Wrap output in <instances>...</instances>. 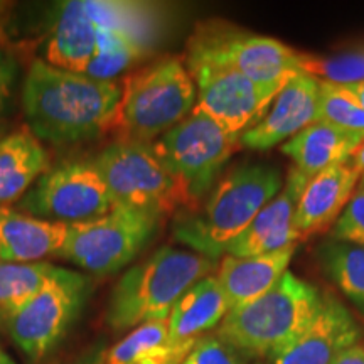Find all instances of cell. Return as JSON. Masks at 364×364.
<instances>
[{
    "label": "cell",
    "instance_id": "cell-1",
    "mask_svg": "<svg viewBox=\"0 0 364 364\" xmlns=\"http://www.w3.org/2000/svg\"><path fill=\"white\" fill-rule=\"evenodd\" d=\"M120 93L115 80L90 78L36 59L24 81L22 108L39 140L73 144L110 130Z\"/></svg>",
    "mask_w": 364,
    "mask_h": 364
},
{
    "label": "cell",
    "instance_id": "cell-2",
    "mask_svg": "<svg viewBox=\"0 0 364 364\" xmlns=\"http://www.w3.org/2000/svg\"><path fill=\"white\" fill-rule=\"evenodd\" d=\"M284 182L282 172L268 164L236 166L218 181L201 206L176 221V240L194 253L216 260L280 193Z\"/></svg>",
    "mask_w": 364,
    "mask_h": 364
},
{
    "label": "cell",
    "instance_id": "cell-3",
    "mask_svg": "<svg viewBox=\"0 0 364 364\" xmlns=\"http://www.w3.org/2000/svg\"><path fill=\"white\" fill-rule=\"evenodd\" d=\"M215 267V260L188 250H157L129 268L113 287L105 316L108 326L127 331L167 318L177 300L199 280L213 275Z\"/></svg>",
    "mask_w": 364,
    "mask_h": 364
},
{
    "label": "cell",
    "instance_id": "cell-4",
    "mask_svg": "<svg viewBox=\"0 0 364 364\" xmlns=\"http://www.w3.org/2000/svg\"><path fill=\"white\" fill-rule=\"evenodd\" d=\"M322 306L316 287L285 272L262 297L231 309L216 336L245 356L268 359L306 329Z\"/></svg>",
    "mask_w": 364,
    "mask_h": 364
},
{
    "label": "cell",
    "instance_id": "cell-5",
    "mask_svg": "<svg viewBox=\"0 0 364 364\" xmlns=\"http://www.w3.org/2000/svg\"><path fill=\"white\" fill-rule=\"evenodd\" d=\"M120 85V102L110 127L118 140L150 145L194 110L196 86L181 58H164Z\"/></svg>",
    "mask_w": 364,
    "mask_h": 364
},
{
    "label": "cell",
    "instance_id": "cell-6",
    "mask_svg": "<svg viewBox=\"0 0 364 364\" xmlns=\"http://www.w3.org/2000/svg\"><path fill=\"white\" fill-rule=\"evenodd\" d=\"M240 136L193 110L181 124L150 144L174 179L186 211L198 209L208 198L223 167L241 147Z\"/></svg>",
    "mask_w": 364,
    "mask_h": 364
},
{
    "label": "cell",
    "instance_id": "cell-7",
    "mask_svg": "<svg viewBox=\"0 0 364 364\" xmlns=\"http://www.w3.org/2000/svg\"><path fill=\"white\" fill-rule=\"evenodd\" d=\"M186 54L215 59L233 68L273 97L290 80L302 75L300 53L290 46L248 33L226 21L213 19L196 26Z\"/></svg>",
    "mask_w": 364,
    "mask_h": 364
},
{
    "label": "cell",
    "instance_id": "cell-8",
    "mask_svg": "<svg viewBox=\"0 0 364 364\" xmlns=\"http://www.w3.org/2000/svg\"><path fill=\"white\" fill-rule=\"evenodd\" d=\"M115 206L162 218L182 208L176 182L152 145L117 140L93 161Z\"/></svg>",
    "mask_w": 364,
    "mask_h": 364
},
{
    "label": "cell",
    "instance_id": "cell-9",
    "mask_svg": "<svg viewBox=\"0 0 364 364\" xmlns=\"http://www.w3.org/2000/svg\"><path fill=\"white\" fill-rule=\"evenodd\" d=\"M88 294L86 277L59 267L56 275L7 318L12 341L31 361L44 359L70 331Z\"/></svg>",
    "mask_w": 364,
    "mask_h": 364
},
{
    "label": "cell",
    "instance_id": "cell-10",
    "mask_svg": "<svg viewBox=\"0 0 364 364\" xmlns=\"http://www.w3.org/2000/svg\"><path fill=\"white\" fill-rule=\"evenodd\" d=\"M159 223L161 218L154 215L117 206L98 220L71 225L58 257L93 275L115 273L142 252Z\"/></svg>",
    "mask_w": 364,
    "mask_h": 364
},
{
    "label": "cell",
    "instance_id": "cell-11",
    "mask_svg": "<svg viewBox=\"0 0 364 364\" xmlns=\"http://www.w3.org/2000/svg\"><path fill=\"white\" fill-rule=\"evenodd\" d=\"M21 208L26 215L65 225H81L115 209L110 191L93 162H63L39 177Z\"/></svg>",
    "mask_w": 364,
    "mask_h": 364
},
{
    "label": "cell",
    "instance_id": "cell-12",
    "mask_svg": "<svg viewBox=\"0 0 364 364\" xmlns=\"http://www.w3.org/2000/svg\"><path fill=\"white\" fill-rule=\"evenodd\" d=\"M184 63L196 86L194 110L233 135H241L257 124L275 98L245 75L215 59L186 54Z\"/></svg>",
    "mask_w": 364,
    "mask_h": 364
},
{
    "label": "cell",
    "instance_id": "cell-13",
    "mask_svg": "<svg viewBox=\"0 0 364 364\" xmlns=\"http://www.w3.org/2000/svg\"><path fill=\"white\" fill-rule=\"evenodd\" d=\"M361 329L346 306L324 297V306L311 324L268 358V364H332L346 349L359 343Z\"/></svg>",
    "mask_w": 364,
    "mask_h": 364
},
{
    "label": "cell",
    "instance_id": "cell-14",
    "mask_svg": "<svg viewBox=\"0 0 364 364\" xmlns=\"http://www.w3.org/2000/svg\"><path fill=\"white\" fill-rule=\"evenodd\" d=\"M321 80L299 75L273 98L272 107L240 136L241 147L267 150L287 142L316 122Z\"/></svg>",
    "mask_w": 364,
    "mask_h": 364
},
{
    "label": "cell",
    "instance_id": "cell-15",
    "mask_svg": "<svg viewBox=\"0 0 364 364\" xmlns=\"http://www.w3.org/2000/svg\"><path fill=\"white\" fill-rule=\"evenodd\" d=\"M307 184L309 181L290 169L280 193L255 216L243 233L228 245L225 255L248 258L295 247L300 236L294 230V215Z\"/></svg>",
    "mask_w": 364,
    "mask_h": 364
},
{
    "label": "cell",
    "instance_id": "cell-16",
    "mask_svg": "<svg viewBox=\"0 0 364 364\" xmlns=\"http://www.w3.org/2000/svg\"><path fill=\"white\" fill-rule=\"evenodd\" d=\"M361 174L353 164L331 167L309 182L294 215V230L300 240L334 226L359 188Z\"/></svg>",
    "mask_w": 364,
    "mask_h": 364
},
{
    "label": "cell",
    "instance_id": "cell-17",
    "mask_svg": "<svg viewBox=\"0 0 364 364\" xmlns=\"http://www.w3.org/2000/svg\"><path fill=\"white\" fill-rule=\"evenodd\" d=\"M295 250L297 245L280 252L248 258L223 255L215 277L225 295L228 309L231 311L241 307L267 294L282 279V275L289 272Z\"/></svg>",
    "mask_w": 364,
    "mask_h": 364
},
{
    "label": "cell",
    "instance_id": "cell-18",
    "mask_svg": "<svg viewBox=\"0 0 364 364\" xmlns=\"http://www.w3.org/2000/svg\"><path fill=\"white\" fill-rule=\"evenodd\" d=\"M70 225L0 208V260L39 263L65 247Z\"/></svg>",
    "mask_w": 364,
    "mask_h": 364
},
{
    "label": "cell",
    "instance_id": "cell-19",
    "mask_svg": "<svg viewBox=\"0 0 364 364\" xmlns=\"http://www.w3.org/2000/svg\"><path fill=\"white\" fill-rule=\"evenodd\" d=\"M363 142V136L348 134L324 122H314L287 140L282 152L294 162L292 169L311 182L321 172L351 161Z\"/></svg>",
    "mask_w": 364,
    "mask_h": 364
},
{
    "label": "cell",
    "instance_id": "cell-20",
    "mask_svg": "<svg viewBox=\"0 0 364 364\" xmlns=\"http://www.w3.org/2000/svg\"><path fill=\"white\" fill-rule=\"evenodd\" d=\"M98 24L90 16L86 2H66L46 46L48 65L85 75L97 56Z\"/></svg>",
    "mask_w": 364,
    "mask_h": 364
},
{
    "label": "cell",
    "instance_id": "cell-21",
    "mask_svg": "<svg viewBox=\"0 0 364 364\" xmlns=\"http://www.w3.org/2000/svg\"><path fill=\"white\" fill-rule=\"evenodd\" d=\"M48 167V152L29 129L0 136V208L22 198Z\"/></svg>",
    "mask_w": 364,
    "mask_h": 364
},
{
    "label": "cell",
    "instance_id": "cell-22",
    "mask_svg": "<svg viewBox=\"0 0 364 364\" xmlns=\"http://www.w3.org/2000/svg\"><path fill=\"white\" fill-rule=\"evenodd\" d=\"M228 304L215 275L194 284L167 317L169 322V343L182 344L198 341L206 331L215 329L228 314Z\"/></svg>",
    "mask_w": 364,
    "mask_h": 364
},
{
    "label": "cell",
    "instance_id": "cell-23",
    "mask_svg": "<svg viewBox=\"0 0 364 364\" xmlns=\"http://www.w3.org/2000/svg\"><path fill=\"white\" fill-rule=\"evenodd\" d=\"M196 343L171 344L167 318L150 321L107 349L103 364H182Z\"/></svg>",
    "mask_w": 364,
    "mask_h": 364
},
{
    "label": "cell",
    "instance_id": "cell-24",
    "mask_svg": "<svg viewBox=\"0 0 364 364\" xmlns=\"http://www.w3.org/2000/svg\"><path fill=\"white\" fill-rule=\"evenodd\" d=\"M145 39L124 27L98 24L97 56L85 75L90 78L112 81L144 54Z\"/></svg>",
    "mask_w": 364,
    "mask_h": 364
},
{
    "label": "cell",
    "instance_id": "cell-25",
    "mask_svg": "<svg viewBox=\"0 0 364 364\" xmlns=\"http://www.w3.org/2000/svg\"><path fill=\"white\" fill-rule=\"evenodd\" d=\"M317 255L329 279L364 312V248L329 240Z\"/></svg>",
    "mask_w": 364,
    "mask_h": 364
},
{
    "label": "cell",
    "instance_id": "cell-26",
    "mask_svg": "<svg viewBox=\"0 0 364 364\" xmlns=\"http://www.w3.org/2000/svg\"><path fill=\"white\" fill-rule=\"evenodd\" d=\"M59 267L51 263H16L0 260V317L7 321L17 309L33 299Z\"/></svg>",
    "mask_w": 364,
    "mask_h": 364
},
{
    "label": "cell",
    "instance_id": "cell-27",
    "mask_svg": "<svg viewBox=\"0 0 364 364\" xmlns=\"http://www.w3.org/2000/svg\"><path fill=\"white\" fill-rule=\"evenodd\" d=\"M316 122L364 139V110L338 85L321 81Z\"/></svg>",
    "mask_w": 364,
    "mask_h": 364
},
{
    "label": "cell",
    "instance_id": "cell-28",
    "mask_svg": "<svg viewBox=\"0 0 364 364\" xmlns=\"http://www.w3.org/2000/svg\"><path fill=\"white\" fill-rule=\"evenodd\" d=\"M300 68L304 75L336 85H348L364 80V51L318 58L300 53Z\"/></svg>",
    "mask_w": 364,
    "mask_h": 364
},
{
    "label": "cell",
    "instance_id": "cell-29",
    "mask_svg": "<svg viewBox=\"0 0 364 364\" xmlns=\"http://www.w3.org/2000/svg\"><path fill=\"white\" fill-rule=\"evenodd\" d=\"M331 240L364 248V186L359 184L343 215L334 223Z\"/></svg>",
    "mask_w": 364,
    "mask_h": 364
},
{
    "label": "cell",
    "instance_id": "cell-30",
    "mask_svg": "<svg viewBox=\"0 0 364 364\" xmlns=\"http://www.w3.org/2000/svg\"><path fill=\"white\" fill-rule=\"evenodd\" d=\"M182 364H258L252 358L245 356L218 336L199 338L193 351Z\"/></svg>",
    "mask_w": 364,
    "mask_h": 364
},
{
    "label": "cell",
    "instance_id": "cell-31",
    "mask_svg": "<svg viewBox=\"0 0 364 364\" xmlns=\"http://www.w3.org/2000/svg\"><path fill=\"white\" fill-rule=\"evenodd\" d=\"M17 76V61L6 48H0V113L11 98L14 81Z\"/></svg>",
    "mask_w": 364,
    "mask_h": 364
},
{
    "label": "cell",
    "instance_id": "cell-32",
    "mask_svg": "<svg viewBox=\"0 0 364 364\" xmlns=\"http://www.w3.org/2000/svg\"><path fill=\"white\" fill-rule=\"evenodd\" d=\"M332 364H364V344L358 343L351 346Z\"/></svg>",
    "mask_w": 364,
    "mask_h": 364
},
{
    "label": "cell",
    "instance_id": "cell-33",
    "mask_svg": "<svg viewBox=\"0 0 364 364\" xmlns=\"http://www.w3.org/2000/svg\"><path fill=\"white\" fill-rule=\"evenodd\" d=\"M105 353H107V348L102 344L93 346L88 351L81 354L80 358H76L75 361L70 364H103L105 363Z\"/></svg>",
    "mask_w": 364,
    "mask_h": 364
},
{
    "label": "cell",
    "instance_id": "cell-34",
    "mask_svg": "<svg viewBox=\"0 0 364 364\" xmlns=\"http://www.w3.org/2000/svg\"><path fill=\"white\" fill-rule=\"evenodd\" d=\"M338 86L341 90H344L346 93H348L349 97H351L354 102H356L364 110V80L354 81V83H348V85H338Z\"/></svg>",
    "mask_w": 364,
    "mask_h": 364
},
{
    "label": "cell",
    "instance_id": "cell-35",
    "mask_svg": "<svg viewBox=\"0 0 364 364\" xmlns=\"http://www.w3.org/2000/svg\"><path fill=\"white\" fill-rule=\"evenodd\" d=\"M351 159H353V167L363 177L364 176V142L359 145V149L354 152V156Z\"/></svg>",
    "mask_w": 364,
    "mask_h": 364
},
{
    "label": "cell",
    "instance_id": "cell-36",
    "mask_svg": "<svg viewBox=\"0 0 364 364\" xmlns=\"http://www.w3.org/2000/svg\"><path fill=\"white\" fill-rule=\"evenodd\" d=\"M0 364H17V363L14 361V359L9 356L6 351H2V349H0Z\"/></svg>",
    "mask_w": 364,
    "mask_h": 364
},
{
    "label": "cell",
    "instance_id": "cell-37",
    "mask_svg": "<svg viewBox=\"0 0 364 364\" xmlns=\"http://www.w3.org/2000/svg\"><path fill=\"white\" fill-rule=\"evenodd\" d=\"M359 184H361V186H364V176L361 177V182H359Z\"/></svg>",
    "mask_w": 364,
    "mask_h": 364
}]
</instances>
